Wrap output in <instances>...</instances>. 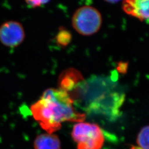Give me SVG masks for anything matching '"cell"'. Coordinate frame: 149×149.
Returning <instances> with one entry per match:
<instances>
[{"instance_id":"obj_1","label":"cell","mask_w":149,"mask_h":149,"mask_svg":"<svg viewBox=\"0 0 149 149\" xmlns=\"http://www.w3.org/2000/svg\"><path fill=\"white\" fill-rule=\"evenodd\" d=\"M30 109L34 119L48 133L58 132L63 123L81 122L86 118L84 113L76 111L69 94L59 88L44 91Z\"/></svg>"},{"instance_id":"obj_2","label":"cell","mask_w":149,"mask_h":149,"mask_svg":"<svg viewBox=\"0 0 149 149\" xmlns=\"http://www.w3.org/2000/svg\"><path fill=\"white\" fill-rule=\"evenodd\" d=\"M72 138L77 149H101L104 141L100 127L91 123H76L72 128Z\"/></svg>"},{"instance_id":"obj_3","label":"cell","mask_w":149,"mask_h":149,"mask_svg":"<svg viewBox=\"0 0 149 149\" xmlns=\"http://www.w3.org/2000/svg\"><path fill=\"white\" fill-rule=\"evenodd\" d=\"M102 18L100 12L92 6H84L75 11L72 18L74 30L84 36L95 34L101 27Z\"/></svg>"},{"instance_id":"obj_4","label":"cell","mask_w":149,"mask_h":149,"mask_svg":"<svg viewBox=\"0 0 149 149\" xmlns=\"http://www.w3.org/2000/svg\"><path fill=\"white\" fill-rule=\"evenodd\" d=\"M25 31L21 23L8 21L0 26V42L8 48H16L24 41Z\"/></svg>"},{"instance_id":"obj_5","label":"cell","mask_w":149,"mask_h":149,"mask_svg":"<svg viewBox=\"0 0 149 149\" xmlns=\"http://www.w3.org/2000/svg\"><path fill=\"white\" fill-rule=\"evenodd\" d=\"M122 7L127 15L149 23V0H123Z\"/></svg>"},{"instance_id":"obj_6","label":"cell","mask_w":149,"mask_h":149,"mask_svg":"<svg viewBox=\"0 0 149 149\" xmlns=\"http://www.w3.org/2000/svg\"><path fill=\"white\" fill-rule=\"evenodd\" d=\"M83 80L79 72L74 69H69L60 74L59 88L69 93L74 91Z\"/></svg>"},{"instance_id":"obj_7","label":"cell","mask_w":149,"mask_h":149,"mask_svg":"<svg viewBox=\"0 0 149 149\" xmlns=\"http://www.w3.org/2000/svg\"><path fill=\"white\" fill-rule=\"evenodd\" d=\"M34 149H61V141L55 134L48 133L37 135L33 142Z\"/></svg>"},{"instance_id":"obj_8","label":"cell","mask_w":149,"mask_h":149,"mask_svg":"<svg viewBox=\"0 0 149 149\" xmlns=\"http://www.w3.org/2000/svg\"><path fill=\"white\" fill-rule=\"evenodd\" d=\"M72 36L70 32L65 28H60L59 32L55 37L56 43L60 46L64 47L69 45L71 41Z\"/></svg>"},{"instance_id":"obj_9","label":"cell","mask_w":149,"mask_h":149,"mask_svg":"<svg viewBox=\"0 0 149 149\" xmlns=\"http://www.w3.org/2000/svg\"><path fill=\"white\" fill-rule=\"evenodd\" d=\"M136 141L141 149H149V125H146L141 129Z\"/></svg>"},{"instance_id":"obj_10","label":"cell","mask_w":149,"mask_h":149,"mask_svg":"<svg viewBox=\"0 0 149 149\" xmlns=\"http://www.w3.org/2000/svg\"><path fill=\"white\" fill-rule=\"evenodd\" d=\"M50 1V0H24L27 5L31 8H37L45 5Z\"/></svg>"},{"instance_id":"obj_11","label":"cell","mask_w":149,"mask_h":149,"mask_svg":"<svg viewBox=\"0 0 149 149\" xmlns=\"http://www.w3.org/2000/svg\"><path fill=\"white\" fill-rule=\"evenodd\" d=\"M108 2H110V3H116L119 1H120L121 0H105Z\"/></svg>"}]
</instances>
